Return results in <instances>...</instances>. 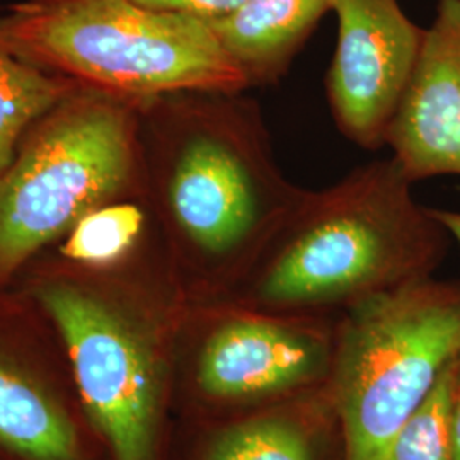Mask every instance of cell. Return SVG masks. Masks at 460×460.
<instances>
[{
  "label": "cell",
  "instance_id": "10",
  "mask_svg": "<svg viewBox=\"0 0 460 460\" xmlns=\"http://www.w3.org/2000/svg\"><path fill=\"white\" fill-rule=\"evenodd\" d=\"M331 0H244L232 14L207 21L246 75L249 87L279 83Z\"/></svg>",
  "mask_w": 460,
  "mask_h": 460
},
{
  "label": "cell",
  "instance_id": "17",
  "mask_svg": "<svg viewBox=\"0 0 460 460\" xmlns=\"http://www.w3.org/2000/svg\"><path fill=\"white\" fill-rule=\"evenodd\" d=\"M452 440L454 460H460V349L456 357V376L452 391Z\"/></svg>",
  "mask_w": 460,
  "mask_h": 460
},
{
  "label": "cell",
  "instance_id": "2",
  "mask_svg": "<svg viewBox=\"0 0 460 460\" xmlns=\"http://www.w3.org/2000/svg\"><path fill=\"white\" fill-rule=\"evenodd\" d=\"M393 157L309 195L244 279L246 307L304 314L345 307L429 279L450 235L412 195Z\"/></svg>",
  "mask_w": 460,
  "mask_h": 460
},
{
  "label": "cell",
  "instance_id": "12",
  "mask_svg": "<svg viewBox=\"0 0 460 460\" xmlns=\"http://www.w3.org/2000/svg\"><path fill=\"white\" fill-rule=\"evenodd\" d=\"M81 89L85 87L22 60L0 43V176L34 123Z\"/></svg>",
  "mask_w": 460,
  "mask_h": 460
},
{
  "label": "cell",
  "instance_id": "15",
  "mask_svg": "<svg viewBox=\"0 0 460 460\" xmlns=\"http://www.w3.org/2000/svg\"><path fill=\"white\" fill-rule=\"evenodd\" d=\"M203 460H313V452L296 423L258 418L218 435Z\"/></svg>",
  "mask_w": 460,
  "mask_h": 460
},
{
  "label": "cell",
  "instance_id": "6",
  "mask_svg": "<svg viewBox=\"0 0 460 460\" xmlns=\"http://www.w3.org/2000/svg\"><path fill=\"white\" fill-rule=\"evenodd\" d=\"M34 296L66 343L84 410L115 460H155L163 397L155 315L74 279L41 281Z\"/></svg>",
  "mask_w": 460,
  "mask_h": 460
},
{
  "label": "cell",
  "instance_id": "3",
  "mask_svg": "<svg viewBox=\"0 0 460 460\" xmlns=\"http://www.w3.org/2000/svg\"><path fill=\"white\" fill-rule=\"evenodd\" d=\"M0 43L85 89L146 106L182 93H244L246 75L198 17L135 0H22Z\"/></svg>",
  "mask_w": 460,
  "mask_h": 460
},
{
  "label": "cell",
  "instance_id": "5",
  "mask_svg": "<svg viewBox=\"0 0 460 460\" xmlns=\"http://www.w3.org/2000/svg\"><path fill=\"white\" fill-rule=\"evenodd\" d=\"M459 349L460 283L416 279L351 304L336 360L346 460H384Z\"/></svg>",
  "mask_w": 460,
  "mask_h": 460
},
{
  "label": "cell",
  "instance_id": "1",
  "mask_svg": "<svg viewBox=\"0 0 460 460\" xmlns=\"http://www.w3.org/2000/svg\"><path fill=\"white\" fill-rule=\"evenodd\" d=\"M144 199L191 260L249 271L309 190L277 164L263 111L243 93H182L142 108Z\"/></svg>",
  "mask_w": 460,
  "mask_h": 460
},
{
  "label": "cell",
  "instance_id": "16",
  "mask_svg": "<svg viewBox=\"0 0 460 460\" xmlns=\"http://www.w3.org/2000/svg\"><path fill=\"white\" fill-rule=\"evenodd\" d=\"M148 9L178 13L203 21H217L232 14L244 0H135Z\"/></svg>",
  "mask_w": 460,
  "mask_h": 460
},
{
  "label": "cell",
  "instance_id": "8",
  "mask_svg": "<svg viewBox=\"0 0 460 460\" xmlns=\"http://www.w3.org/2000/svg\"><path fill=\"white\" fill-rule=\"evenodd\" d=\"M328 348L300 315L246 307L218 315L198 358V384L218 399L275 394L315 377Z\"/></svg>",
  "mask_w": 460,
  "mask_h": 460
},
{
  "label": "cell",
  "instance_id": "9",
  "mask_svg": "<svg viewBox=\"0 0 460 460\" xmlns=\"http://www.w3.org/2000/svg\"><path fill=\"white\" fill-rule=\"evenodd\" d=\"M385 147L412 182L460 176V0H438Z\"/></svg>",
  "mask_w": 460,
  "mask_h": 460
},
{
  "label": "cell",
  "instance_id": "13",
  "mask_svg": "<svg viewBox=\"0 0 460 460\" xmlns=\"http://www.w3.org/2000/svg\"><path fill=\"white\" fill-rule=\"evenodd\" d=\"M144 198L104 205L83 217L66 234L62 254L85 266L106 268L132 252L147 226Z\"/></svg>",
  "mask_w": 460,
  "mask_h": 460
},
{
  "label": "cell",
  "instance_id": "18",
  "mask_svg": "<svg viewBox=\"0 0 460 460\" xmlns=\"http://www.w3.org/2000/svg\"><path fill=\"white\" fill-rule=\"evenodd\" d=\"M431 212L448 232L450 239H454L460 246V212L440 210V208H431Z\"/></svg>",
  "mask_w": 460,
  "mask_h": 460
},
{
  "label": "cell",
  "instance_id": "11",
  "mask_svg": "<svg viewBox=\"0 0 460 460\" xmlns=\"http://www.w3.org/2000/svg\"><path fill=\"white\" fill-rule=\"evenodd\" d=\"M0 447L26 460H83L77 429L62 404L2 357Z\"/></svg>",
  "mask_w": 460,
  "mask_h": 460
},
{
  "label": "cell",
  "instance_id": "4",
  "mask_svg": "<svg viewBox=\"0 0 460 460\" xmlns=\"http://www.w3.org/2000/svg\"><path fill=\"white\" fill-rule=\"evenodd\" d=\"M142 108L81 89L30 128L0 176V281L85 215L144 198Z\"/></svg>",
  "mask_w": 460,
  "mask_h": 460
},
{
  "label": "cell",
  "instance_id": "7",
  "mask_svg": "<svg viewBox=\"0 0 460 460\" xmlns=\"http://www.w3.org/2000/svg\"><path fill=\"white\" fill-rule=\"evenodd\" d=\"M338 40L326 77L338 130L365 150L385 146L423 33L399 0H331Z\"/></svg>",
  "mask_w": 460,
  "mask_h": 460
},
{
  "label": "cell",
  "instance_id": "14",
  "mask_svg": "<svg viewBox=\"0 0 460 460\" xmlns=\"http://www.w3.org/2000/svg\"><path fill=\"white\" fill-rule=\"evenodd\" d=\"M456 358L427 399L397 429L384 460H454L452 391Z\"/></svg>",
  "mask_w": 460,
  "mask_h": 460
}]
</instances>
